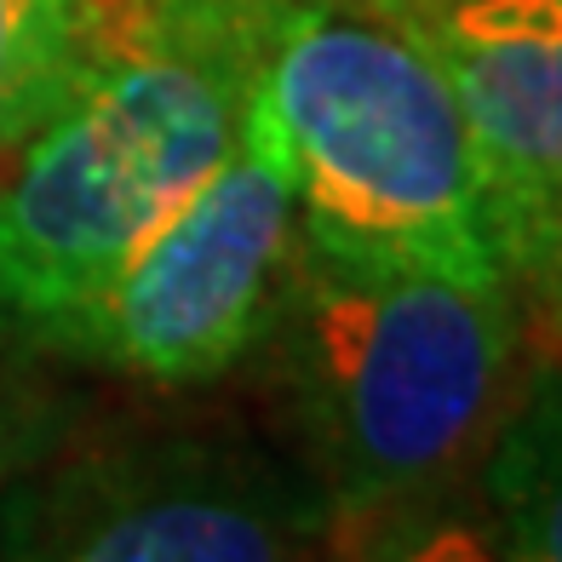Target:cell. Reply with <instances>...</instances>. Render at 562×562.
<instances>
[{"mask_svg":"<svg viewBox=\"0 0 562 562\" xmlns=\"http://www.w3.org/2000/svg\"><path fill=\"white\" fill-rule=\"evenodd\" d=\"M293 247V172L247 104L236 149L75 316L58 350L149 385H207L259 350Z\"/></svg>","mask_w":562,"mask_h":562,"instance_id":"277c9868","label":"cell"},{"mask_svg":"<svg viewBox=\"0 0 562 562\" xmlns=\"http://www.w3.org/2000/svg\"><path fill=\"white\" fill-rule=\"evenodd\" d=\"M482 510L505 562H562V362L540 356L482 448Z\"/></svg>","mask_w":562,"mask_h":562,"instance_id":"52a82bcc","label":"cell"},{"mask_svg":"<svg viewBox=\"0 0 562 562\" xmlns=\"http://www.w3.org/2000/svg\"><path fill=\"white\" fill-rule=\"evenodd\" d=\"M12 334H0V494L18 488L35 471V459L58 437V407L53 391L41 385L12 356Z\"/></svg>","mask_w":562,"mask_h":562,"instance_id":"30bf717a","label":"cell"},{"mask_svg":"<svg viewBox=\"0 0 562 562\" xmlns=\"http://www.w3.org/2000/svg\"><path fill=\"white\" fill-rule=\"evenodd\" d=\"M252 115L299 190V236L510 288L505 195L425 46L368 0H265Z\"/></svg>","mask_w":562,"mask_h":562,"instance_id":"3957f363","label":"cell"},{"mask_svg":"<svg viewBox=\"0 0 562 562\" xmlns=\"http://www.w3.org/2000/svg\"><path fill=\"white\" fill-rule=\"evenodd\" d=\"M265 0H110L64 98L0 161V334L75 316L236 149Z\"/></svg>","mask_w":562,"mask_h":562,"instance_id":"6da1fadb","label":"cell"},{"mask_svg":"<svg viewBox=\"0 0 562 562\" xmlns=\"http://www.w3.org/2000/svg\"><path fill=\"white\" fill-rule=\"evenodd\" d=\"M505 270L510 288L528 293L533 311L562 327V190L522 201L505 218Z\"/></svg>","mask_w":562,"mask_h":562,"instance_id":"8fae6325","label":"cell"},{"mask_svg":"<svg viewBox=\"0 0 562 562\" xmlns=\"http://www.w3.org/2000/svg\"><path fill=\"white\" fill-rule=\"evenodd\" d=\"M327 562H505L482 499L459 488L368 517H327Z\"/></svg>","mask_w":562,"mask_h":562,"instance_id":"9c48e42d","label":"cell"},{"mask_svg":"<svg viewBox=\"0 0 562 562\" xmlns=\"http://www.w3.org/2000/svg\"><path fill=\"white\" fill-rule=\"evenodd\" d=\"M110 0H0V161L75 81Z\"/></svg>","mask_w":562,"mask_h":562,"instance_id":"ba28073f","label":"cell"},{"mask_svg":"<svg viewBox=\"0 0 562 562\" xmlns=\"http://www.w3.org/2000/svg\"><path fill=\"white\" fill-rule=\"evenodd\" d=\"M414 35L459 92L505 218L562 190V0H368Z\"/></svg>","mask_w":562,"mask_h":562,"instance_id":"8992f818","label":"cell"},{"mask_svg":"<svg viewBox=\"0 0 562 562\" xmlns=\"http://www.w3.org/2000/svg\"><path fill=\"white\" fill-rule=\"evenodd\" d=\"M517 288L299 236L270 350L327 517L459 488L517 385Z\"/></svg>","mask_w":562,"mask_h":562,"instance_id":"7a4b0ae2","label":"cell"},{"mask_svg":"<svg viewBox=\"0 0 562 562\" xmlns=\"http://www.w3.org/2000/svg\"><path fill=\"white\" fill-rule=\"evenodd\" d=\"M327 499L247 437H144L23 488L0 562H322Z\"/></svg>","mask_w":562,"mask_h":562,"instance_id":"5b68a950","label":"cell"}]
</instances>
